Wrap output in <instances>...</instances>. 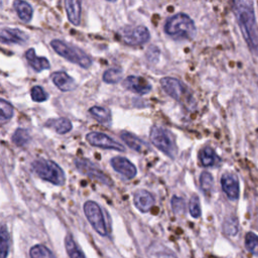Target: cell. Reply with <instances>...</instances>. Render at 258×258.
<instances>
[{
    "instance_id": "obj_30",
    "label": "cell",
    "mask_w": 258,
    "mask_h": 258,
    "mask_svg": "<svg viewBox=\"0 0 258 258\" xmlns=\"http://www.w3.org/2000/svg\"><path fill=\"white\" fill-rule=\"evenodd\" d=\"M245 247L250 253L258 256V236L252 232L247 233L245 236Z\"/></svg>"
},
{
    "instance_id": "obj_3",
    "label": "cell",
    "mask_w": 258,
    "mask_h": 258,
    "mask_svg": "<svg viewBox=\"0 0 258 258\" xmlns=\"http://www.w3.org/2000/svg\"><path fill=\"white\" fill-rule=\"evenodd\" d=\"M160 86L168 96L182 104L188 110L194 109V95L182 81L173 77H164L160 80Z\"/></svg>"
},
{
    "instance_id": "obj_22",
    "label": "cell",
    "mask_w": 258,
    "mask_h": 258,
    "mask_svg": "<svg viewBox=\"0 0 258 258\" xmlns=\"http://www.w3.org/2000/svg\"><path fill=\"white\" fill-rule=\"evenodd\" d=\"M200 161L204 166H214L220 162V157L216 154L214 149L210 146H205L201 149L199 154Z\"/></svg>"
},
{
    "instance_id": "obj_21",
    "label": "cell",
    "mask_w": 258,
    "mask_h": 258,
    "mask_svg": "<svg viewBox=\"0 0 258 258\" xmlns=\"http://www.w3.org/2000/svg\"><path fill=\"white\" fill-rule=\"evenodd\" d=\"M89 113L93 118H95L99 123L103 125H111L112 122V117H111V112L109 109L101 106H93L90 108Z\"/></svg>"
},
{
    "instance_id": "obj_26",
    "label": "cell",
    "mask_w": 258,
    "mask_h": 258,
    "mask_svg": "<svg viewBox=\"0 0 258 258\" xmlns=\"http://www.w3.org/2000/svg\"><path fill=\"white\" fill-rule=\"evenodd\" d=\"M121 78H122V69L118 67H114L106 70L102 76V79L106 84L119 83L121 81Z\"/></svg>"
},
{
    "instance_id": "obj_18",
    "label": "cell",
    "mask_w": 258,
    "mask_h": 258,
    "mask_svg": "<svg viewBox=\"0 0 258 258\" xmlns=\"http://www.w3.org/2000/svg\"><path fill=\"white\" fill-rule=\"evenodd\" d=\"M64 5L69 22L72 25L78 27L81 23L82 4L78 2V0H66Z\"/></svg>"
},
{
    "instance_id": "obj_2",
    "label": "cell",
    "mask_w": 258,
    "mask_h": 258,
    "mask_svg": "<svg viewBox=\"0 0 258 258\" xmlns=\"http://www.w3.org/2000/svg\"><path fill=\"white\" fill-rule=\"evenodd\" d=\"M163 30L167 36L179 40H192L197 33L194 21L186 14H178L167 19Z\"/></svg>"
},
{
    "instance_id": "obj_34",
    "label": "cell",
    "mask_w": 258,
    "mask_h": 258,
    "mask_svg": "<svg viewBox=\"0 0 258 258\" xmlns=\"http://www.w3.org/2000/svg\"><path fill=\"white\" fill-rule=\"evenodd\" d=\"M31 97L35 102H45L49 99V94L41 86H35L31 90Z\"/></svg>"
},
{
    "instance_id": "obj_35",
    "label": "cell",
    "mask_w": 258,
    "mask_h": 258,
    "mask_svg": "<svg viewBox=\"0 0 258 258\" xmlns=\"http://www.w3.org/2000/svg\"><path fill=\"white\" fill-rule=\"evenodd\" d=\"M170 204H171V209L175 214H178V215L184 214V212L186 210V202L184 199L175 196L171 198Z\"/></svg>"
},
{
    "instance_id": "obj_19",
    "label": "cell",
    "mask_w": 258,
    "mask_h": 258,
    "mask_svg": "<svg viewBox=\"0 0 258 258\" xmlns=\"http://www.w3.org/2000/svg\"><path fill=\"white\" fill-rule=\"evenodd\" d=\"M26 58H27L29 64L31 65V67L36 72L40 73L45 70H49L51 68L49 60L45 57H38L35 49H29L26 52Z\"/></svg>"
},
{
    "instance_id": "obj_20",
    "label": "cell",
    "mask_w": 258,
    "mask_h": 258,
    "mask_svg": "<svg viewBox=\"0 0 258 258\" xmlns=\"http://www.w3.org/2000/svg\"><path fill=\"white\" fill-rule=\"evenodd\" d=\"M14 8L22 22L30 23L32 21L34 10L29 3L22 2V0H17V2L14 3Z\"/></svg>"
},
{
    "instance_id": "obj_27",
    "label": "cell",
    "mask_w": 258,
    "mask_h": 258,
    "mask_svg": "<svg viewBox=\"0 0 258 258\" xmlns=\"http://www.w3.org/2000/svg\"><path fill=\"white\" fill-rule=\"evenodd\" d=\"M31 258H56L54 253L45 245L38 244L31 248L30 250Z\"/></svg>"
},
{
    "instance_id": "obj_14",
    "label": "cell",
    "mask_w": 258,
    "mask_h": 258,
    "mask_svg": "<svg viewBox=\"0 0 258 258\" xmlns=\"http://www.w3.org/2000/svg\"><path fill=\"white\" fill-rule=\"evenodd\" d=\"M3 44H15V45H25L29 41V36L19 29L4 28L0 32Z\"/></svg>"
},
{
    "instance_id": "obj_5",
    "label": "cell",
    "mask_w": 258,
    "mask_h": 258,
    "mask_svg": "<svg viewBox=\"0 0 258 258\" xmlns=\"http://www.w3.org/2000/svg\"><path fill=\"white\" fill-rule=\"evenodd\" d=\"M32 169L38 177L55 186H63L66 182L64 170L53 160L38 159L32 163Z\"/></svg>"
},
{
    "instance_id": "obj_28",
    "label": "cell",
    "mask_w": 258,
    "mask_h": 258,
    "mask_svg": "<svg viewBox=\"0 0 258 258\" xmlns=\"http://www.w3.org/2000/svg\"><path fill=\"white\" fill-rule=\"evenodd\" d=\"M12 140L13 142L17 145V146H25L27 145L30 140H31V135L29 133V131L27 129H24V128H19L15 131V133L13 134V137H12Z\"/></svg>"
},
{
    "instance_id": "obj_32",
    "label": "cell",
    "mask_w": 258,
    "mask_h": 258,
    "mask_svg": "<svg viewBox=\"0 0 258 258\" xmlns=\"http://www.w3.org/2000/svg\"><path fill=\"white\" fill-rule=\"evenodd\" d=\"M200 184H201V189L205 192V193H210L213 189L214 186V180L213 177L210 173L208 171H203L200 178Z\"/></svg>"
},
{
    "instance_id": "obj_7",
    "label": "cell",
    "mask_w": 258,
    "mask_h": 258,
    "mask_svg": "<svg viewBox=\"0 0 258 258\" xmlns=\"http://www.w3.org/2000/svg\"><path fill=\"white\" fill-rule=\"evenodd\" d=\"M117 35L123 44L131 47L141 46L150 39L149 31L144 26H125Z\"/></svg>"
},
{
    "instance_id": "obj_13",
    "label": "cell",
    "mask_w": 258,
    "mask_h": 258,
    "mask_svg": "<svg viewBox=\"0 0 258 258\" xmlns=\"http://www.w3.org/2000/svg\"><path fill=\"white\" fill-rule=\"evenodd\" d=\"M221 186L229 200L235 201L239 198V182L235 175L231 173L224 174L221 178Z\"/></svg>"
},
{
    "instance_id": "obj_12",
    "label": "cell",
    "mask_w": 258,
    "mask_h": 258,
    "mask_svg": "<svg viewBox=\"0 0 258 258\" xmlns=\"http://www.w3.org/2000/svg\"><path fill=\"white\" fill-rule=\"evenodd\" d=\"M111 166L114 170L126 179H133L137 175V169L135 165L126 157L115 156L110 160Z\"/></svg>"
},
{
    "instance_id": "obj_10",
    "label": "cell",
    "mask_w": 258,
    "mask_h": 258,
    "mask_svg": "<svg viewBox=\"0 0 258 258\" xmlns=\"http://www.w3.org/2000/svg\"><path fill=\"white\" fill-rule=\"evenodd\" d=\"M86 140L92 145L96 147H100L103 149H112V150H117V151H124L125 148L124 146L116 141L115 139L111 138L105 133L102 132H90L86 135Z\"/></svg>"
},
{
    "instance_id": "obj_16",
    "label": "cell",
    "mask_w": 258,
    "mask_h": 258,
    "mask_svg": "<svg viewBox=\"0 0 258 258\" xmlns=\"http://www.w3.org/2000/svg\"><path fill=\"white\" fill-rule=\"evenodd\" d=\"M133 201L135 207L142 213L148 212L154 205L153 196L145 190H138L137 192H135Z\"/></svg>"
},
{
    "instance_id": "obj_17",
    "label": "cell",
    "mask_w": 258,
    "mask_h": 258,
    "mask_svg": "<svg viewBox=\"0 0 258 258\" xmlns=\"http://www.w3.org/2000/svg\"><path fill=\"white\" fill-rule=\"evenodd\" d=\"M53 83L62 91V92H70L76 89L77 83L76 81L69 76L66 72H56L52 75Z\"/></svg>"
},
{
    "instance_id": "obj_33",
    "label": "cell",
    "mask_w": 258,
    "mask_h": 258,
    "mask_svg": "<svg viewBox=\"0 0 258 258\" xmlns=\"http://www.w3.org/2000/svg\"><path fill=\"white\" fill-rule=\"evenodd\" d=\"M189 210H190V214L193 218H200L202 215V211H201V205H200V199L197 195L192 196L191 200H190V204H189Z\"/></svg>"
},
{
    "instance_id": "obj_31",
    "label": "cell",
    "mask_w": 258,
    "mask_h": 258,
    "mask_svg": "<svg viewBox=\"0 0 258 258\" xmlns=\"http://www.w3.org/2000/svg\"><path fill=\"white\" fill-rule=\"evenodd\" d=\"M238 221L235 217H229L225 220L223 230L228 236H235L238 233Z\"/></svg>"
},
{
    "instance_id": "obj_11",
    "label": "cell",
    "mask_w": 258,
    "mask_h": 258,
    "mask_svg": "<svg viewBox=\"0 0 258 258\" xmlns=\"http://www.w3.org/2000/svg\"><path fill=\"white\" fill-rule=\"evenodd\" d=\"M122 85L127 90L139 95H146L152 90L151 84L146 79L139 76H129L125 78Z\"/></svg>"
},
{
    "instance_id": "obj_24",
    "label": "cell",
    "mask_w": 258,
    "mask_h": 258,
    "mask_svg": "<svg viewBox=\"0 0 258 258\" xmlns=\"http://www.w3.org/2000/svg\"><path fill=\"white\" fill-rule=\"evenodd\" d=\"M65 246L70 258H86L83 251L80 249L76 241L71 234H68L65 238Z\"/></svg>"
},
{
    "instance_id": "obj_8",
    "label": "cell",
    "mask_w": 258,
    "mask_h": 258,
    "mask_svg": "<svg viewBox=\"0 0 258 258\" xmlns=\"http://www.w3.org/2000/svg\"><path fill=\"white\" fill-rule=\"evenodd\" d=\"M84 213L93 227V229L101 236H107V227L104 219V214L100 206L94 201H87L84 204Z\"/></svg>"
},
{
    "instance_id": "obj_9",
    "label": "cell",
    "mask_w": 258,
    "mask_h": 258,
    "mask_svg": "<svg viewBox=\"0 0 258 258\" xmlns=\"http://www.w3.org/2000/svg\"><path fill=\"white\" fill-rule=\"evenodd\" d=\"M75 165L77 167V169L84 176H87L91 179L97 180L99 183L108 186V187H112L114 186L113 181L107 176L105 175L96 164H94L92 161L85 159V158H76L75 159Z\"/></svg>"
},
{
    "instance_id": "obj_1",
    "label": "cell",
    "mask_w": 258,
    "mask_h": 258,
    "mask_svg": "<svg viewBox=\"0 0 258 258\" xmlns=\"http://www.w3.org/2000/svg\"><path fill=\"white\" fill-rule=\"evenodd\" d=\"M233 13L236 16L239 28L249 50L253 55L258 57V30L253 4L251 2L238 0L233 4Z\"/></svg>"
},
{
    "instance_id": "obj_6",
    "label": "cell",
    "mask_w": 258,
    "mask_h": 258,
    "mask_svg": "<svg viewBox=\"0 0 258 258\" xmlns=\"http://www.w3.org/2000/svg\"><path fill=\"white\" fill-rule=\"evenodd\" d=\"M150 140L155 147L161 150L170 158H176L178 155V147L174 135L161 126H153L149 134Z\"/></svg>"
},
{
    "instance_id": "obj_15",
    "label": "cell",
    "mask_w": 258,
    "mask_h": 258,
    "mask_svg": "<svg viewBox=\"0 0 258 258\" xmlns=\"http://www.w3.org/2000/svg\"><path fill=\"white\" fill-rule=\"evenodd\" d=\"M120 136L123 142L134 151H137L139 153H146L147 151L150 150V147L147 142H145L141 138L137 137L136 135L128 131H122Z\"/></svg>"
},
{
    "instance_id": "obj_29",
    "label": "cell",
    "mask_w": 258,
    "mask_h": 258,
    "mask_svg": "<svg viewBox=\"0 0 258 258\" xmlns=\"http://www.w3.org/2000/svg\"><path fill=\"white\" fill-rule=\"evenodd\" d=\"M0 111H2V113H0V120H2L3 124L9 122L14 116V107L12 103L5 99L0 100Z\"/></svg>"
},
{
    "instance_id": "obj_23",
    "label": "cell",
    "mask_w": 258,
    "mask_h": 258,
    "mask_svg": "<svg viewBox=\"0 0 258 258\" xmlns=\"http://www.w3.org/2000/svg\"><path fill=\"white\" fill-rule=\"evenodd\" d=\"M11 249V236L7 225L0 230V258H8Z\"/></svg>"
},
{
    "instance_id": "obj_4",
    "label": "cell",
    "mask_w": 258,
    "mask_h": 258,
    "mask_svg": "<svg viewBox=\"0 0 258 258\" xmlns=\"http://www.w3.org/2000/svg\"><path fill=\"white\" fill-rule=\"evenodd\" d=\"M51 47L58 55L83 69H89L93 63L92 58L86 52L67 42L53 40L51 42Z\"/></svg>"
},
{
    "instance_id": "obj_25",
    "label": "cell",
    "mask_w": 258,
    "mask_h": 258,
    "mask_svg": "<svg viewBox=\"0 0 258 258\" xmlns=\"http://www.w3.org/2000/svg\"><path fill=\"white\" fill-rule=\"evenodd\" d=\"M47 125L54 127V129L57 131L59 134H66L72 130V123L69 119L67 118H58L55 120H51L50 122L47 123Z\"/></svg>"
}]
</instances>
